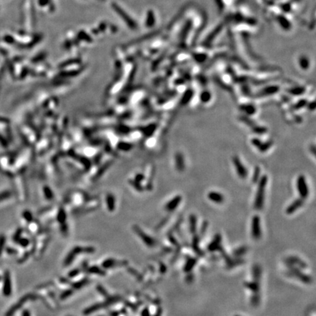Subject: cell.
Masks as SVG:
<instances>
[{
  "instance_id": "6da1fadb",
  "label": "cell",
  "mask_w": 316,
  "mask_h": 316,
  "mask_svg": "<svg viewBox=\"0 0 316 316\" xmlns=\"http://www.w3.org/2000/svg\"><path fill=\"white\" fill-rule=\"evenodd\" d=\"M268 183V177L266 175H263L257 182L258 187L254 201V208L256 210H261L264 206L265 194H266V185Z\"/></svg>"
},
{
  "instance_id": "7a4b0ae2",
  "label": "cell",
  "mask_w": 316,
  "mask_h": 316,
  "mask_svg": "<svg viewBox=\"0 0 316 316\" xmlns=\"http://www.w3.org/2000/svg\"><path fill=\"white\" fill-rule=\"evenodd\" d=\"M286 266L288 267V270L287 272H285V274H286V275L288 276L296 278V279L299 280V281L302 282V283L307 284V285H310V284L313 283V278H312V276L304 273L301 269L297 268V267L293 266Z\"/></svg>"
},
{
  "instance_id": "3957f363",
  "label": "cell",
  "mask_w": 316,
  "mask_h": 316,
  "mask_svg": "<svg viewBox=\"0 0 316 316\" xmlns=\"http://www.w3.org/2000/svg\"><path fill=\"white\" fill-rule=\"evenodd\" d=\"M296 185L299 198L305 200L309 195V188H308L306 178L304 175H299L297 177Z\"/></svg>"
},
{
  "instance_id": "277c9868",
  "label": "cell",
  "mask_w": 316,
  "mask_h": 316,
  "mask_svg": "<svg viewBox=\"0 0 316 316\" xmlns=\"http://www.w3.org/2000/svg\"><path fill=\"white\" fill-rule=\"evenodd\" d=\"M232 163L238 176L242 179H245L248 176V171L242 161L238 156H234L232 157Z\"/></svg>"
},
{
  "instance_id": "5b68a950",
  "label": "cell",
  "mask_w": 316,
  "mask_h": 316,
  "mask_svg": "<svg viewBox=\"0 0 316 316\" xmlns=\"http://www.w3.org/2000/svg\"><path fill=\"white\" fill-rule=\"evenodd\" d=\"M251 236L255 240H259L262 236L261 226V218L258 215H254L251 221Z\"/></svg>"
},
{
  "instance_id": "8992f818",
  "label": "cell",
  "mask_w": 316,
  "mask_h": 316,
  "mask_svg": "<svg viewBox=\"0 0 316 316\" xmlns=\"http://www.w3.org/2000/svg\"><path fill=\"white\" fill-rule=\"evenodd\" d=\"M112 6H113V8L114 9V10H115L120 16H121V18L124 21H125V22L127 24V26H128L130 28H131L132 29H136L137 25H136V24H135V22L133 19H132V18H130V16L125 10H122L121 7L118 6L117 4H116V3H113Z\"/></svg>"
},
{
  "instance_id": "52a82bcc",
  "label": "cell",
  "mask_w": 316,
  "mask_h": 316,
  "mask_svg": "<svg viewBox=\"0 0 316 316\" xmlns=\"http://www.w3.org/2000/svg\"><path fill=\"white\" fill-rule=\"evenodd\" d=\"M284 263L285 266H293L299 268L301 269H305L307 268V263L296 255H289L286 257L284 259Z\"/></svg>"
},
{
  "instance_id": "ba28073f",
  "label": "cell",
  "mask_w": 316,
  "mask_h": 316,
  "mask_svg": "<svg viewBox=\"0 0 316 316\" xmlns=\"http://www.w3.org/2000/svg\"><path fill=\"white\" fill-rule=\"evenodd\" d=\"M33 298H34L33 295H31V294H29V295L27 294V295H26V296H23L19 301H18V302L16 303V304H15L13 307H11L10 308V310H9L7 312V313L5 314V316H13V315H14V313L17 311V310H19L20 308L24 305V303H25L26 302H27L29 299H33Z\"/></svg>"
},
{
  "instance_id": "9c48e42d",
  "label": "cell",
  "mask_w": 316,
  "mask_h": 316,
  "mask_svg": "<svg viewBox=\"0 0 316 316\" xmlns=\"http://www.w3.org/2000/svg\"><path fill=\"white\" fill-rule=\"evenodd\" d=\"M251 144L261 152H267L272 146V141H271L266 142H262L261 139L258 138H254L252 139Z\"/></svg>"
},
{
  "instance_id": "30bf717a",
  "label": "cell",
  "mask_w": 316,
  "mask_h": 316,
  "mask_svg": "<svg viewBox=\"0 0 316 316\" xmlns=\"http://www.w3.org/2000/svg\"><path fill=\"white\" fill-rule=\"evenodd\" d=\"M222 237L220 234H216L214 235V238L211 241L210 243L207 246V250L210 253H214V252L217 251L219 248L222 246Z\"/></svg>"
},
{
  "instance_id": "8fae6325",
  "label": "cell",
  "mask_w": 316,
  "mask_h": 316,
  "mask_svg": "<svg viewBox=\"0 0 316 316\" xmlns=\"http://www.w3.org/2000/svg\"><path fill=\"white\" fill-rule=\"evenodd\" d=\"M2 292H3V294L5 295V296H10L11 293H12L10 274L9 272H5V274H4Z\"/></svg>"
},
{
  "instance_id": "7c38bea8",
  "label": "cell",
  "mask_w": 316,
  "mask_h": 316,
  "mask_svg": "<svg viewBox=\"0 0 316 316\" xmlns=\"http://www.w3.org/2000/svg\"><path fill=\"white\" fill-rule=\"evenodd\" d=\"M200 240L201 238L198 234H193V239H192L191 243V247L197 255H198L199 257H203L205 255V253L201 249L200 247H199V245H200Z\"/></svg>"
},
{
  "instance_id": "4fadbf2b",
  "label": "cell",
  "mask_w": 316,
  "mask_h": 316,
  "mask_svg": "<svg viewBox=\"0 0 316 316\" xmlns=\"http://www.w3.org/2000/svg\"><path fill=\"white\" fill-rule=\"evenodd\" d=\"M304 199L301 198H296L294 201H293V202L288 206L286 209H285V213L287 214H292L293 213H295V212H296V210H298L299 209H300L303 205H304Z\"/></svg>"
},
{
  "instance_id": "5bb4252c",
  "label": "cell",
  "mask_w": 316,
  "mask_h": 316,
  "mask_svg": "<svg viewBox=\"0 0 316 316\" xmlns=\"http://www.w3.org/2000/svg\"><path fill=\"white\" fill-rule=\"evenodd\" d=\"M135 231H136L138 236H140V238L142 239L143 242H144V243L148 246V247H155V244H156V241L153 238H152L151 236H148L147 234H145L144 231L141 230V229H139L138 228H135Z\"/></svg>"
},
{
  "instance_id": "9a60e30c",
  "label": "cell",
  "mask_w": 316,
  "mask_h": 316,
  "mask_svg": "<svg viewBox=\"0 0 316 316\" xmlns=\"http://www.w3.org/2000/svg\"><path fill=\"white\" fill-rule=\"evenodd\" d=\"M182 197L181 195H176V196L173 198L171 201H169L168 203H167L166 205H165V209H166L168 212H174V211L177 209L179 205L180 204V203L182 202Z\"/></svg>"
},
{
  "instance_id": "2e32d148",
  "label": "cell",
  "mask_w": 316,
  "mask_h": 316,
  "mask_svg": "<svg viewBox=\"0 0 316 316\" xmlns=\"http://www.w3.org/2000/svg\"><path fill=\"white\" fill-rule=\"evenodd\" d=\"M175 160V165L177 171L182 172L185 169V160H184V157L183 154L181 152H177L176 153L174 157Z\"/></svg>"
},
{
  "instance_id": "e0dca14e",
  "label": "cell",
  "mask_w": 316,
  "mask_h": 316,
  "mask_svg": "<svg viewBox=\"0 0 316 316\" xmlns=\"http://www.w3.org/2000/svg\"><path fill=\"white\" fill-rule=\"evenodd\" d=\"M207 197L209 200L215 203V204H223L225 201V197L222 193L217 191H210L209 192Z\"/></svg>"
},
{
  "instance_id": "ac0fdd59",
  "label": "cell",
  "mask_w": 316,
  "mask_h": 316,
  "mask_svg": "<svg viewBox=\"0 0 316 316\" xmlns=\"http://www.w3.org/2000/svg\"><path fill=\"white\" fill-rule=\"evenodd\" d=\"M244 286L247 289L250 290V291H251L253 293H260V291H261V283L260 282L255 281V280H253V281L244 282Z\"/></svg>"
},
{
  "instance_id": "d6986e66",
  "label": "cell",
  "mask_w": 316,
  "mask_h": 316,
  "mask_svg": "<svg viewBox=\"0 0 316 316\" xmlns=\"http://www.w3.org/2000/svg\"><path fill=\"white\" fill-rule=\"evenodd\" d=\"M252 277H253V280H255V281L260 282L261 280V276H262V267L260 264L258 263H255L254 264L253 267H252Z\"/></svg>"
},
{
  "instance_id": "ffe728a7",
  "label": "cell",
  "mask_w": 316,
  "mask_h": 316,
  "mask_svg": "<svg viewBox=\"0 0 316 316\" xmlns=\"http://www.w3.org/2000/svg\"><path fill=\"white\" fill-rule=\"evenodd\" d=\"M198 263V258L195 257H189L187 260L186 261L185 264L183 267V271L185 273L192 272L193 268L195 266V265Z\"/></svg>"
},
{
  "instance_id": "44dd1931",
  "label": "cell",
  "mask_w": 316,
  "mask_h": 316,
  "mask_svg": "<svg viewBox=\"0 0 316 316\" xmlns=\"http://www.w3.org/2000/svg\"><path fill=\"white\" fill-rule=\"evenodd\" d=\"M244 263H245L244 259L241 257L231 258L228 262L226 263V269H232L235 268V267L243 265Z\"/></svg>"
},
{
  "instance_id": "7402d4cb",
  "label": "cell",
  "mask_w": 316,
  "mask_h": 316,
  "mask_svg": "<svg viewBox=\"0 0 316 316\" xmlns=\"http://www.w3.org/2000/svg\"><path fill=\"white\" fill-rule=\"evenodd\" d=\"M197 217L194 214H191L189 217L190 232L192 235L196 234L197 231Z\"/></svg>"
},
{
  "instance_id": "603a6c76",
  "label": "cell",
  "mask_w": 316,
  "mask_h": 316,
  "mask_svg": "<svg viewBox=\"0 0 316 316\" xmlns=\"http://www.w3.org/2000/svg\"><path fill=\"white\" fill-rule=\"evenodd\" d=\"M222 27H223V25H222V24H221V25L218 26L216 28V29H214L213 31H212V32L211 33L210 35H209L207 37H206V40H205V41H204L205 44H206V45H209L210 43H212V41H213V40L215 38V37L217 36L218 34L220 32V31H221V29H222Z\"/></svg>"
},
{
  "instance_id": "cb8c5ba5",
  "label": "cell",
  "mask_w": 316,
  "mask_h": 316,
  "mask_svg": "<svg viewBox=\"0 0 316 316\" xmlns=\"http://www.w3.org/2000/svg\"><path fill=\"white\" fill-rule=\"evenodd\" d=\"M280 87L278 86H268V87L263 89L262 91L261 92V95L262 96H269L274 95V94L276 93L278 91H279Z\"/></svg>"
},
{
  "instance_id": "d4e9b609",
  "label": "cell",
  "mask_w": 316,
  "mask_h": 316,
  "mask_svg": "<svg viewBox=\"0 0 316 316\" xmlns=\"http://www.w3.org/2000/svg\"><path fill=\"white\" fill-rule=\"evenodd\" d=\"M241 110L245 113L247 116H251L255 114L256 112V108L254 106V105L252 104H244L242 105L241 106Z\"/></svg>"
},
{
  "instance_id": "484cf974",
  "label": "cell",
  "mask_w": 316,
  "mask_h": 316,
  "mask_svg": "<svg viewBox=\"0 0 316 316\" xmlns=\"http://www.w3.org/2000/svg\"><path fill=\"white\" fill-rule=\"evenodd\" d=\"M248 251V247L247 246H240V247H237L236 249H235L234 251L232 252V255L234 258H239L242 257V255H244V254H246Z\"/></svg>"
},
{
  "instance_id": "4316f807",
  "label": "cell",
  "mask_w": 316,
  "mask_h": 316,
  "mask_svg": "<svg viewBox=\"0 0 316 316\" xmlns=\"http://www.w3.org/2000/svg\"><path fill=\"white\" fill-rule=\"evenodd\" d=\"M193 95H194V92L192 89H187L186 90L185 92L184 93L183 96L182 97V105H186L188 103H190L191 101V99L193 98Z\"/></svg>"
},
{
  "instance_id": "83f0119b",
  "label": "cell",
  "mask_w": 316,
  "mask_h": 316,
  "mask_svg": "<svg viewBox=\"0 0 316 316\" xmlns=\"http://www.w3.org/2000/svg\"><path fill=\"white\" fill-rule=\"evenodd\" d=\"M261 294L260 293H253L251 297H250V304L254 307H257L259 306L261 303Z\"/></svg>"
},
{
  "instance_id": "f1b7e54d",
  "label": "cell",
  "mask_w": 316,
  "mask_h": 316,
  "mask_svg": "<svg viewBox=\"0 0 316 316\" xmlns=\"http://www.w3.org/2000/svg\"><path fill=\"white\" fill-rule=\"evenodd\" d=\"M212 99V94L208 90H204V91L201 92L200 95V100L203 103H207L209 102Z\"/></svg>"
},
{
  "instance_id": "f546056e",
  "label": "cell",
  "mask_w": 316,
  "mask_h": 316,
  "mask_svg": "<svg viewBox=\"0 0 316 316\" xmlns=\"http://www.w3.org/2000/svg\"><path fill=\"white\" fill-rule=\"evenodd\" d=\"M146 17H147V18H146V26H147L148 27H152V26H154L155 22V17L153 11H149L147 13V16Z\"/></svg>"
},
{
  "instance_id": "4dcf8cb0",
  "label": "cell",
  "mask_w": 316,
  "mask_h": 316,
  "mask_svg": "<svg viewBox=\"0 0 316 316\" xmlns=\"http://www.w3.org/2000/svg\"><path fill=\"white\" fill-rule=\"evenodd\" d=\"M299 66L301 68L302 70H306L309 68L310 60L308 59V58L304 56H301L299 59Z\"/></svg>"
},
{
  "instance_id": "1f68e13d",
  "label": "cell",
  "mask_w": 316,
  "mask_h": 316,
  "mask_svg": "<svg viewBox=\"0 0 316 316\" xmlns=\"http://www.w3.org/2000/svg\"><path fill=\"white\" fill-rule=\"evenodd\" d=\"M277 20H278V22H279L280 25L283 26L284 29H288L291 27V24H290V22L288 21V20L286 19V18H285L284 16H278Z\"/></svg>"
},
{
  "instance_id": "d6a6232c",
  "label": "cell",
  "mask_w": 316,
  "mask_h": 316,
  "mask_svg": "<svg viewBox=\"0 0 316 316\" xmlns=\"http://www.w3.org/2000/svg\"><path fill=\"white\" fill-rule=\"evenodd\" d=\"M260 176H261V169L258 166H256L255 168V170H254L253 172V178H252V181H253V183H257L258 182L260 179Z\"/></svg>"
},
{
  "instance_id": "836d02e7",
  "label": "cell",
  "mask_w": 316,
  "mask_h": 316,
  "mask_svg": "<svg viewBox=\"0 0 316 316\" xmlns=\"http://www.w3.org/2000/svg\"><path fill=\"white\" fill-rule=\"evenodd\" d=\"M208 226H209V223L207 220H204V222H203L202 225H201V229H200V232H199V234H198L201 239L203 238V237L204 236V235L206 234V231H207Z\"/></svg>"
},
{
  "instance_id": "e575fe53",
  "label": "cell",
  "mask_w": 316,
  "mask_h": 316,
  "mask_svg": "<svg viewBox=\"0 0 316 316\" xmlns=\"http://www.w3.org/2000/svg\"><path fill=\"white\" fill-rule=\"evenodd\" d=\"M182 222H183V217H182L179 218V219L177 220V221H176V223H175L174 225H173L172 228H171V230L169 231V233H170L171 234H172V233H174V231H178L179 229L180 225H182Z\"/></svg>"
},
{
  "instance_id": "d590c367",
  "label": "cell",
  "mask_w": 316,
  "mask_h": 316,
  "mask_svg": "<svg viewBox=\"0 0 316 316\" xmlns=\"http://www.w3.org/2000/svg\"><path fill=\"white\" fill-rule=\"evenodd\" d=\"M168 237V240H169V242H171V244H173V245L175 246V247H176V248L182 247H181V245H180L178 241L176 239V238H175V237H174V236H173L172 234H169Z\"/></svg>"
},
{
  "instance_id": "8d00e7d4",
  "label": "cell",
  "mask_w": 316,
  "mask_h": 316,
  "mask_svg": "<svg viewBox=\"0 0 316 316\" xmlns=\"http://www.w3.org/2000/svg\"><path fill=\"white\" fill-rule=\"evenodd\" d=\"M304 91H305V89H304L303 87H301V88L299 87V88H296V89H291V93L292 94V95H302V94Z\"/></svg>"
},
{
  "instance_id": "74e56055",
  "label": "cell",
  "mask_w": 316,
  "mask_h": 316,
  "mask_svg": "<svg viewBox=\"0 0 316 316\" xmlns=\"http://www.w3.org/2000/svg\"><path fill=\"white\" fill-rule=\"evenodd\" d=\"M194 280V274L192 273V272L187 273V275L185 276V281L188 284H190Z\"/></svg>"
},
{
  "instance_id": "f35d334b",
  "label": "cell",
  "mask_w": 316,
  "mask_h": 316,
  "mask_svg": "<svg viewBox=\"0 0 316 316\" xmlns=\"http://www.w3.org/2000/svg\"><path fill=\"white\" fill-rule=\"evenodd\" d=\"M5 236L4 235H1L0 236V255L2 253V251L4 250V247H5Z\"/></svg>"
},
{
  "instance_id": "ab89813d",
  "label": "cell",
  "mask_w": 316,
  "mask_h": 316,
  "mask_svg": "<svg viewBox=\"0 0 316 316\" xmlns=\"http://www.w3.org/2000/svg\"><path fill=\"white\" fill-rule=\"evenodd\" d=\"M17 242H18V244H20V245H21L22 247H26V246L28 245L29 243V242L28 241L27 239H21V238H18V239L16 240Z\"/></svg>"
},
{
  "instance_id": "60d3db41",
  "label": "cell",
  "mask_w": 316,
  "mask_h": 316,
  "mask_svg": "<svg viewBox=\"0 0 316 316\" xmlns=\"http://www.w3.org/2000/svg\"><path fill=\"white\" fill-rule=\"evenodd\" d=\"M10 196V193L8 191L3 192V193H0V201H2L5 199L8 198Z\"/></svg>"
},
{
  "instance_id": "b9f144b4",
  "label": "cell",
  "mask_w": 316,
  "mask_h": 316,
  "mask_svg": "<svg viewBox=\"0 0 316 316\" xmlns=\"http://www.w3.org/2000/svg\"><path fill=\"white\" fill-rule=\"evenodd\" d=\"M24 217L25 218V220L28 222H31L32 220V214L29 212H24Z\"/></svg>"
},
{
  "instance_id": "7bdbcfd3",
  "label": "cell",
  "mask_w": 316,
  "mask_h": 316,
  "mask_svg": "<svg viewBox=\"0 0 316 316\" xmlns=\"http://www.w3.org/2000/svg\"><path fill=\"white\" fill-rule=\"evenodd\" d=\"M160 265V272L161 273H165V272H166V266H165L164 263H161Z\"/></svg>"
},
{
  "instance_id": "ee69618b",
  "label": "cell",
  "mask_w": 316,
  "mask_h": 316,
  "mask_svg": "<svg viewBox=\"0 0 316 316\" xmlns=\"http://www.w3.org/2000/svg\"><path fill=\"white\" fill-rule=\"evenodd\" d=\"M6 252L8 254H16L17 253L16 250L13 249V248H7Z\"/></svg>"
},
{
  "instance_id": "f6af8a7d",
  "label": "cell",
  "mask_w": 316,
  "mask_h": 316,
  "mask_svg": "<svg viewBox=\"0 0 316 316\" xmlns=\"http://www.w3.org/2000/svg\"><path fill=\"white\" fill-rule=\"evenodd\" d=\"M142 316H150L149 310L148 308H146V309L144 310V311L142 312Z\"/></svg>"
},
{
  "instance_id": "bcb514c9",
  "label": "cell",
  "mask_w": 316,
  "mask_h": 316,
  "mask_svg": "<svg viewBox=\"0 0 316 316\" xmlns=\"http://www.w3.org/2000/svg\"><path fill=\"white\" fill-rule=\"evenodd\" d=\"M216 2H217L218 5H219V8L220 9V10H222V9H223V2L222 0H215Z\"/></svg>"
},
{
  "instance_id": "7dc6e473",
  "label": "cell",
  "mask_w": 316,
  "mask_h": 316,
  "mask_svg": "<svg viewBox=\"0 0 316 316\" xmlns=\"http://www.w3.org/2000/svg\"><path fill=\"white\" fill-rule=\"evenodd\" d=\"M162 313H163V311H162V308L159 307L157 310V312H156V313L154 315V316H161Z\"/></svg>"
},
{
  "instance_id": "c3c4849f",
  "label": "cell",
  "mask_w": 316,
  "mask_h": 316,
  "mask_svg": "<svg viewBox=\"0 0 316 316\" xmlns=\"http://www.w3.org/2000/svg\"><path fill=\"white\" fill-rule=\"evenodd\" d=\"M5 40L7 41V42H8V43H12V42H13V38L12 37L8 36V35H7V36H6V37H5Z\"/></svg>"
},
{
  "instance_id": "681fc988",
  "label": "cell",
  "mask_w": 316,
  "mask_h": 316,
  "mask_svg": "<svg viewBox=\"0 0 316 316\" xmlns=\"http://www.w3.org/2000/svg\"><path fill=\"white\" fill-rule=\"evenodd\" d=\"M22 316H30V313L27 310H24L23 313H22Z\"/></svg>"
},
{
  "instance_id": "f907efd6",
  "label": "cell",
  "mask_w": 316,
  "mask_h": 316,
  "mask_svg": "<svg viewBox=\"0 0 316 316\" xmlns=\"http://www.w3.org/2000/svg\"><path fill=\"white\" fill-rule=\"evenodd\" d=\"M234 316H241V315H234Z\"/></svg>"
},
{
  "instance_id": "816d5d0a",
  "label": "cell",
  "mask_w": 316,
  "mask_h": 316,
  "mask_svg": "<svg viewBox=\"0 0 316 316\" xmlns=\"http://www.w3.org/2000/svg\"><path fill=\"white\" fill-rule=\"evenodd\" d=\"M0 280H1V277H0Z\"/></svg>"
}]
</instances>
